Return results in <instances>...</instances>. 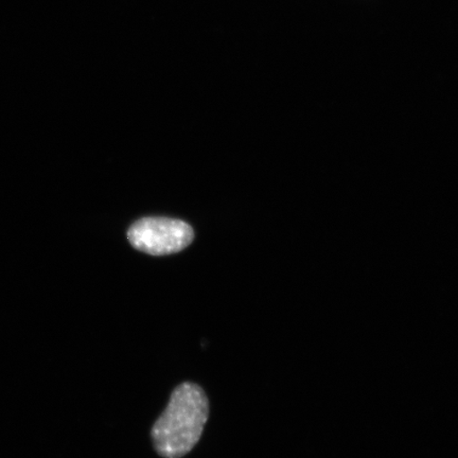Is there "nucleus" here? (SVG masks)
I'll use <instances>...</instances> for the list:
<instances>
[{
	"mask_svg": "<svg viewBox=\"0 0 458 458\" xmlns=\"http://www.w3.org/2000/svg\"><path fill=\"white\" fill-rule=\"evenodd\" d=\"M208 417L209 400L204 389L197 383H181L153 425L154 449L163 458L184 457L199 442Z\"/></svg>",
	"mask_w": 458,
	"mask_h": 458,
	"instance_id": "f257e3e1",
	"label": "nucleus"
},
{
	"mask_svg": "<svg viewBox=\"0 0 458 458\" xmlns=\"http://www.w3.org/2000/svg\"><path fill=\"white\" fill-rule=\"evenodd\" d=\"M133 248L148 255L164 256L187 248L193 242L191 225L168 217H145L134 223L128 232Z\"/></svg>",
	"mask_w": 458,
	"mask_h": 458,
	"instance_id": "f03ea898",
	"label": "nucleus"
}]
</instances>
